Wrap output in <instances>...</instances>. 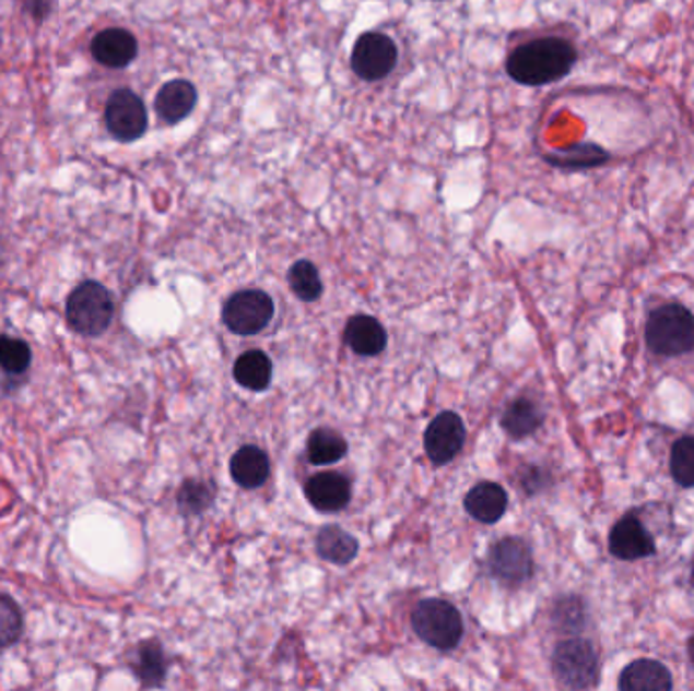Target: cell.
<instances>
[{"label":"cell","instance_id":"cell-5","mask_svg":"<svg viewBox=\"0 0 694 691\" xmlns=\"http://www.w3.org/2000/svg\"><path fill=\"white\" fill-rule=\"evenodd\" d=\"M553 671L568 690L593 688L599 678V659L593 645L581 639L561 643L554 650Z\"/></svg>","mask_w":694,"mask_h":691},{"label":"cell","instance_id":"cell-27","mask_svg":"<svg viewBox=\"0 0 694 691\" xmlns=\"http://www.w3.org/2000/svg\"><path fill=\"white\" fill-rule=\"evenodd\" d=\"M31 366V349L27 343L13 337H0V367L2 371L19 376Z\"/></svg>","mask_w":694,"mask_h":691},{"label":"cell","instance_id":"cell-24","mask_svg":"<svg viewBox=\"0 0 694 691\" xmlns=\"http://www.w3.org/2000/svg\"><path fill=\"white\" fill-rule=\"evenodd\" d=\"M134 671L144 686H158L165 678V655L156 643H146L139 650Z\"/></svg>","mask_w":694,"mask_h":691},{"label":"cell","instance_id":"cell-25","mask_svg":"<svg viewBox=\"0 0 694 691\" xmlns=\"http://www.w3.org/2000/svg\"><path fill=\"white\" fill-rule=\"evenodd\" d=\"M670 470L672 477L681 487H694V438H681L672 446L670 456Z\"/></svg>","mask_w":694,"mask_h":691},{"label":"cell","instance_id":"cell-10","mask_svg":"<svg viewBox=\"0 0 694 691\" xmlns=\"http://www.w3.org/2000/svg\"><path fill=\"white\" fill-rule=\"evenodd\" d=\"M466 424L455 412H443L425 432V451L435 465H447L463 449Z\"/></svg>","mask_w":694,"mask_h":691},{"label":"cell","instance_id":"cell-13","mask_svg":"<svg viewBox=\"0 0 694 691\" xmlns=\"http://www.w3.org/2000/svg\"><path fill=\"white\" fill-rule=\"evenodd\" d=\"M92 53L106 68H127L137 57V39L125 28H106L92 41Z\"/></svg>","mask_w":694,"mask_h":691},{"label":"cell","instance_id":"cell-21","mask_svg":"<svg viewBox=\"0 0 694 691\" xmlns=\"http://www.w3.org/2000/svg\"><path fill=\"white\" fill-rule=\"evenodd\" d=\"M234 378L242 388L262 392L269 388L272 380V364L262 352L244 353L234 366Z\"/></svg>","mask_w":694,"mask_h":691},{"label":"cell","instance_id":"cell-14","mask_svg":"<svg viewBox=\"0 0 694 691\" xmlns=\"http://www.w3.org/2000/svg\"><path fill=\"white\" fill-rule=\"evenodd\" d=\"M196 104L198 92L185 80H173L169 84L163 85L155 99L156 114L169 124L185 120L196 108Z\"/></svg>","mask_w":694,"mask_h":691},{"label":"cell","instance_id":"cell-26","mask_svg":"<svg viewBox=\"0 0 694 691\" xmlns=\"http://www.w3.org/2000/svg\"><path fill=\"white\" fill-rule=\"evenodd\" d=\"M177 503L185 515H198L212 505L213 489L203 480H185Z\"/></svg>","mask_w":694,"mask_h":691},{"label":"cell","instance_id":"cell-20","mask_svg":"<svg viewBox=\"0 0 694 691\" xmlns=\"http://www.w3.org/2000/svg\"><path fill=\"white\" fill-rule=\"evenodd\" d=\"M542 418L544 416H542V409L539 408V404H534L532 400L520 397V400L511 402L510 406L504 412L502 426L511 438H526L539 430Z\"/></svg>","mask_w":694,"mask_h":691},{"label":"cell","instance_id":"cell-28","mask_svg":"<svg viewBox=\"0 0 694 691\" xmlns=\"http://www.w3.org/2000/svg\"><path fill=\"white\" fill-rule=\"evenodd\" d=\"M23 633V615L13 598L0 594V650L11 647Z\"/></svg>","mask_w":694,"mask_h":691},{"label":"cell","instance_id":"cell-11","mask_svg":"<svg viewBox=\"0 0 694 691\" xmlns=\"http://www.w3.org/2000/svg\"><path fill=\"white\" fill-rule=\"evenodd\" d=\"M610 551L620 560L634 562V560L652 556L656 546H654L652 536L646 532V527L636 517L627 515L615 523L611 529Z\"/></svg>","mask_w":694,"mask_h":691},{"label":"cell","instance_id":"cell-9","mask_svg":"<svg viewBox=\"0 0 694 691\" xmlns=\"http://www.w3.org/2000/svg\"><path fill=\"white\" fill-rule=\"evenodd\" d=\"M106 127L118 141L141 139L146 130V110L142 99L130 90L114 92L106 106Z\"/></svg>","mask_w":694,"mask_h":691},{"label":"cell","instance_id":"cell-4","mask_svg":"<svg viewBox=\"0 0 694 691\" xmlns=\"http://www.w3.org/2000/svg\"><path fill=\"white\" fill-rule=\"evenodd\" d=\"M66 317L75 333L98 337L113 323V297L99 283L80 284L68 298Z\"/></svg>","mask_w":694,"mask_h":691},{"label":"cell","instance_id":"cell-12","mask_svg":"<svg viewBox=\"0 0 694 691\" xmlns=\"http://www.w3.org/2000/svg\"><path fill=\"white\" fill-rule=\"evenodd\" d=\"M305 495L313 508L324 513H336L350 503V480L338 473H321L307 480Z\"/></svg>","mask_w":694,"mask_h":691},{"label":"cell","instance_id":"cell-3","mask_svg":"<svg viewBox=\"0 0 694 691\" xmlns=\"http://www.w3.org/2000/svg\"><path fill=\"white\" fill-rule=\"evenodd\" d=\"M412 629L435 650H455L463 636V621L459 610L439 598H428L412 610Z\"/></svg>","mask_w":694,"mask_h":691},{"label":"cell","instance_id":"cell-23","mask_svg":"<svg viewBox=\"0 0 694 691\" xmlns=\"http://www.w3.org/2000/svg\"><path fill=\"white\" fill-rule=\"evenodd\" d=\"M289 284L293 293L307 302L317 300L324 293L319 270L315 269V264H311L309 260H301L297 264H293V269L289 272Z\"/></svg>","mask_w":694,"mask_h":691},{"label":"cell","instance_id":"cell-6","mask_svg":"<svg viewBox=\"0 0 694 691\" xmlns=\"http://www.w3.org/2000/svg\"><path fill=\"white\" fill-rule=\"evenodd\" d=\"M274 314L272 298L262 290H242L224 307V323L236 335H256L269 325Z\"/></svg>","mask_w":694,"mask_h":691},{"label":"cell","instance_id":"cell-17","mask_svg":"<svg viewBox=\"0 0 694 691\" xmlns=\"http://www.w3.org/2000/svg\"><path fill=\"white\" fill-rule=\"evenodd\" d=\"M269 456L256 446H242L230 461V475L244 489L262 487L269 479Z\"/></svg>","mask_w":694,"mask_h":691},{"label":"cell","instance_id":"cell-15","mask_svg":"<svg viewBox=\"0 0 694 691\" xmlns=\"http://www.w3.org/2000/svg\"><path fill=\"white\" fill-rule=\"evenodd\" d=\"M466 509L478 522L496 523L508 509V495L496 482H480L466 497Z\"/></svg>","mask_w":694,"mask_h":691},{"label":"cell","instance_id":"cell-22","mask_svg":"<svg viewBox=\"0 0 694 691\" xmlns=\"http://www.w3.org/2000/svg\"><path fill=\"white\" fill-rule=\"evenodd\" d=\"M348 452V442L341 434L329 428L315 430L307 442V456L311 465H333Z\"/></svg>","mask_w":694,"mask_h":691},{"label":"cell","instance_id":"cell-18","mask_svg":"<svg viewBox=\"0 0 694 691\" xmlns=\"http://www.w3.org/2000/svg\"><path fill=\"white\" fill-rule=\"evenodd\" d=\"M345 341L357 355L374 357L380 355L386 347V331L374 317L355 314L345 326Z\"/></svg>","mask_w":694,"mask_h":691},{"label":"cell","instance_id":"cell-16","mask_svg":"<svg viewBox=\"0 0 694 691\" xmlns=\"http://www.w3.org/2000/svg\"><path fill=\"white\" fill-rule=\"evenodd\" d=\"M622 691H668L672 690L670 671L654 659H638L627 665L620 678Z\"/></svg>","mask_w":694,"mask_h":691},{"label":"cell","instance_id":"cell-7","mask_svg":"<svg viewBox=\"0 0 694 691\" xmlns=\"http://www.w3.org/2000/svg\"><path fill=\"white\" fill-rule=\"evenodd\" d=\"M395 41L384 33H366L355 43L352 68L366 82H378L397 65Z\"/></svg>","mask_w":694,"mask_h":691},{"label":"cell","instance_id":"cell-19","mask_svg":"<svg viewBox=\"0 0 694 691\" xmlns=\"http://www.w3.org/2000/svg\"><path fill=\"white\" fill-rule=\"evenodd\" d=\"M357 539L338 525H327L317 536V551L327 562L348 564L357 556Z\"/></svg>","mask_w":694,"mask_h":691},{"label":"cell","instance_id":"cell-29","mask_svg":"<svg viewBox=\"0 0 694 691\" xmlns=\"http://www.w3.org/2000/svg\"><path fill=\"white\" fill-rule=\"evenodd\" d=\"M689 655H691V659H693L694 664V636L691 639V643H689Z\"/></svg>","mask_w":694,"mask_h":691},{"label":"cell","instance_id":"cell-2","mask_svg":"<svg viewBox=\"0 0 694 691\" xmlns=\"http://www.w3.org/2000/svg\"><path fill=\"white\" fill-rule=\"evenodd\" d=\"M650 352L679 357L694 352V317L681 305H664L650 314L646 325Z\"/></svg>","mask_w":694,"mask_h":691},{"label":"cell","instance_id":"cell-1","mask_svg":"<svg viewBox=\"0 0 694 691\" xmlns=\"http://www.w3.org/2000/svg\"><path fill=\"white\" fill-rule=\"evenodd\" d=\"M575 61L577 51L571 43L542 37L516 47L506 61V70L518 84L546 85L563 80Z\"/></svg>","mask_w":694,"mask_h":691},{"label":"cell","instance_id":"cell-8","mask_svg":"<svg viewBox=\"0 0 694 691\" xmlns=\"http://www.w3.org/2000/svg\"><path fill=\"white\" fill-rule=\"evenodd\" d=\"M487 568L504 586H520L532 576V553L522 539L506 537L490 551Z\"/></svg>","mask_w":694,"mask_h":691}]
</instances>
